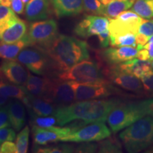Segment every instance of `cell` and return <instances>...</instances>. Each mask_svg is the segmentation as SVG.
<instances>
[{
	"mask_svg": "<svg viewBox=\"0 0 153 153\" xmlns=\"http://www.w3.org/2000/svg\"><path fill=\"white\" fill-rule=\"evenodd\" d=\"M119 100H86L57 107L54 114L57 125L62 126L76 119L85 120L88 123L105 122L108 114Z\"/></svg>",
	"mask_w": 153,
	"mask_h": 153,
	"instance_id": "cell-1",
	"label": "cell"
},
{
	"mask_svg": "<svg viewBox=\"0 0 153 153\" xmlns=\"http://www.w3.org/2000/svg\"><path fill=\"white\" fill-rule=\"evenodd\" d=\"M45 51L51 57L54 70L59 72L89 58L87 42L65 35H59Z\"/></svg>",
	"mask_w": 153,
	"mask_h": 153,
	"instance_id": "cell-2",
	"label": "cell"
},
{
	"mask_svg": "<svg viewBox=\"0 0 153 153\" xmlns=\"http://www.w3.org/2000/svg\"><path fill=\"white\" fill-rule=\"evenodd\" d=\"M126 150L138 152L153 143V117L144 116L120 133Z\"/></svg>",
	"mask_w": 153,
	"mask_h": 153,
	"instance_id": "cell-3",
	"label": "cell"
},
{
	"mask_svg": "<svg viewBox=\"0 0 153 153\" xmlns=\"http://www.w3.org/2000/svg\"><path fill=\"white\" fill-rule=\"evenodd\" d=\"M145 116L139 103L121 104L120 101L108 114L107 122L111 130L115 133L128 127Z\"/></svg>",
	"mask_w": 153,
	"mask_h": 153,
	"instance_id": "cell-4",
	"label": "cell"
},
{
	"mask_svg": "<svg viewBox=\"0 0 153 153\" xmlns=\"http://www.w3.org/2000/svg\"><path fill=\"white\" fill-rule=\"evenodd\" d=\"M16 60L38 75H47L52 69H54L47 51L36 45H30L23 49Z\"/></svg>",
	"mask_w": 153,
	"mask_h": 153,
	"instance_id": "cell-5",
	"label": "cell"
},
{
	"mask_svg": "<svg viewBox=\"0 0 153 153\" xmlns=\"http://www.w3.org/2000/svg\"><path fill=\"white\" fill-rule=\"evenodd\" d=\"M58 33V27L54 19L34 22L30 24L27 37L31 45L46 50L52 45Z\"/></svg>",
	"mask_w": 153,
	"mask_h": 153,
	"instance_id": "cell-6",
	"label": "cell"
},
{
	"mask_svg": "<svg viewBox=\"0 0 153 153\" xmlns=\"http://www.w3.org/2000/svg\"><path fill=\"white\" fill-rule=\"evenodd\" d=\"M69 82L73 88L76 101L106 98L117 92L115 87L105 79L89 82Z\"/></svg>",
	"mask_w": 153,
	"mask_h": 153,
	"instance_id": "cell-7",
	"label": "cell"
},
{
	"mask_svg": "<svg viewBox=\"0 0 153 153\" xmlns=\"http://www.w3.org/2000/svg\"><path fill=\"white\" fill-rule=\"evenodd\" d=\"M59 79L78 82H89L104 79L99 67L95 62L83 60L57 74Z\"/></svg>",
	"mask_w": 153,
	"mask_h": 153,
	"instance_id": "cell-8",
	"label": "cell"
},
{
	"mask_svg": "<svg viewBox=\"0 0 153 153\" xmlns=\"http://www.w3.org/2000/svg\"><path fill=\"white\" fill-rule=\"evenodd\" d=\"M109 19L110 38L127 33L136 34L143 19L132 10L124 11L114 19Z\"/></svg>",
	"mask_w": 153,
	"mask_h": 153,
	"instance_id": "cell-9",
	"label": "cell"
},
{
	"mask_svg": "<svg viewBox=\"0 0 153 153\" xmlns=\"http://www.w3.org/2000/svg\"><path fill=\"white\" fill-rule=\"evenodd\" d=\"M111 131L104 122H94L87 124L79 131L63 137L64 142L84 143L99 141L110 137Z\"/></svg>",
	"mask_w": 153,
	"mask_h": 153,
	"instance_id": "cell-10",
	"label": "cell"
},
{
	"mask_svg": "<svg viewBox=\"0 0 153 153\" xmlns=\"http://www.w3.org/2000/svg\"><path fill=\"white\" fill-rule=\"evenodd\" d=\"M109 19L107 17L87 15L76 24L74 33L78 37L87 38L90 36L99 35L108 29Z\"/></svg>",
	"mask_w": 153,
	"mask_h": 153,
	"instance_id": "cell-11",
	"label": "cell"
},
{
	"mask_svg": "<svg viewBox=\"0 0 153 153\" xmlns=\"http://www.w3.org/2000/svg\"><path fill=\"white\" fill-rule=\"evenodd\" d=\"M47 101L55 104L57 107L69 105L75 101L73 88L68 80L53 79Z\"/></svg>",
	"mask_w": 153,
	"mask_h": 153,
	"instance_id": "cell-12",
	"label": "cell"
},
{
	"mask_svg": "<svg viewBox=\"0 0 153 153\" xmlns=\"http://www.w3.org/2000/svg\"><path fill=\"white\" fill-rule=\"evenodd\" d=\"M32 131L34 144L41 146L47 145L50 143L62 140L63 137L72 134L71 131L68 126L60 128L54 126L46 128L33 126Z\"/></svg>",
	"mask_w": 153,
	"mask_h": 153,
	"instance_id": "cell-13",
	"label": "cell"
},
{
	"mask_svg": "<svg viewBox=\"0 0 153 153\" xmlns=\"http://www.w3.org/2000/svg\"><path fill=\"white\" fill-rule=\"evenodd\" d=\"M30 73L21 62L16 60H5L0 66V76L16 85H24Z\"/></svg>",
	"mask_w": 153,
	"mask_h": 153,
	"instance_id": "cell-14",
	"label": "cell"
},
{
	"mask_svg": "<svg viewBox=\"0 0 153 153\" xmlns=\"http://www.w3.org/2000/svg\"><path fill=\"white\" fill-rule=\"evenodd\" d=\"M26 22L18 16L0 29V42L14 43L23 39L27 34Z\"/></svg>",
	"mask_w": 153,
	"mask_h": 153,
	"instance_id": "cell-15",
	"label": "cell"
},
{
	"mask_svg": "<svg viewBox=\"0 0 153 153\" xmlns=\"http://www.w3.org/2000/svg\"><path fill=\"white\" fill-rule=\"evenodd\" d=\"M109 77L114 84L126 90L134 92H140L143 90V84L139 78L133 74L120 70L117 68L111 70Z\"/></svg>",
	"mask_w": 153,
	"mask_h": 153,
	"instance_id": "cell-16",
	"label": "cell"
},
{
	"mask_svg": "<svg viewBox=\"0 0 153 153\" xmlns=\"http://www.w3.org/2000/svg\"><path fill=\"white\" fill-rule=\"evenodd\" d=\"M53 82V80L46 76L41 77L31 75L30 74L27 82L24 86L28 94L46 101L51 88L52 87Z\"/></svg>",
	"mask_w": 153,
	"mask_h": 153,
	"instance_id": "cell-17",
	"label": "cell"
},
{
	"mask_svg": "<svg viewBox=\"0 0 153 153\" xmlns=\"http://www.w3.org/2000/svg\"><path fill=\"white\" fill-rule=\"evenodd\" d=\"M52 0H29L25 10L28 22H37L48 18Z\"/></svg>",
	"mask_w": 153,
	"mask_h": 153,
	"instance_id": "cell-18",
	"label": "cell"
},
{
	"mask_svg": "<svg viewBox=\"0 0 153 153\" xmlns=\"http://www.w3.org/2000/svg\"><path fill=\"white\" fill-rule=\"evenodd\" d=\"M22 101L28 107L30 112L38 116L54 115L57 108V106L52 103L28 93Z\"/></svg>",
	"mask_w": 153,
	"mask_h": 153,
	"instance_id": "cell-19",
	"label": "cell"
},
{
	"mask_svg": "<svg viewBox=\"0 0 153 153\" xmlns=\"http://www.w3.org/2000/svg\"><path fill=\"white\" fill-rule=\"evenodd\" d=\"M138 50L133 46H121L118 48H110L103 51L105 60L111 65H117L136 57Z\"/></svg>",
	"mask_w": 153,
	"mask_h": 153,
	"instance_id": "cell-20",
	"label": "cell"
},
{
	"mask_svg": "<svg viewBox=\"0 0 153 153\" xmlns=\"http://www.w3.org/2000/svg\"><path fill=\"white\" fill-rule=\"evenodd\" d=\"M52 4L56 16H75L84 10L83 0H52Z\"/></svg>",
	"mask_w": 153,
	"mask_h": 153,
	"instance_id": "cell-21",
	"label": "cell"
},
{
	"mask_svg": "<svg viewBox=\"0 0 153 153\" xmlns=\"http://www.w3.org/2000/svg\"><path fill=\"white\" fill-rule=\"evenodd\" d=\"M19 101L11 100L7 105L11 126L16 131H20L26 123V110Z\"/></svg>",
	"mask_w": 153,
	"mask_h": 153,
	"instance_id": "cell-22",
	"label": "cell"
},
{
	"mask_svg": "<svg viewBox=\"0 0 153 153\" xmlns=\"http://www.w3.org/2000/svg\"><path fill=\"white\" fill-rule=\"evenodd\" d=\"M31 44L27 37V34L23 39L14 43H4L0 42V58L5 60H16L19 53L26 47Z\"/></svg>",
	"mask_w": 153,
	"mask_h": 153,
	"instance_id": "cell-23",
	"label": "cell"
},
{
	"mask_svg": "<svg viewBox=\"0 0 153 153\" xmlns=\"http://www.w3.org/2000/svg\"><path fill=\"white\" fill-rule=\"evenodd\" d=\"M134 3L135 2L131 0H127V1L114 0L108 4L105 5L104 16L108 19L116 18L120 13L133 7Z\"/></svg>",
	"mask_w": 153,
	"mask_h": 153,
	"instance_id": "cell-24",
	"label": "cell"
},
{
	"mask_svg": "<svg viewBox=\"0 0 153 153\" xmlns=\"http://www.w3.org/2000/svg\"><path fill=\"white\" fill-rule=\"evenodd\" d=\"M131 10L142 18H152L153 0H136Z\"/></svg>",
	"mask_w": 153,
	"mask_h": 153,
	"instance_id": "cell-25",
	"label": "cell"
},
{
	"mask_svg": "<svg viewBox=\"0 0 153 153\" xmlns=\"http://www.w3.org/2000/svg\"><path fill=\"white\" fill-rule=\"evenodd\" d=\"M110 45L112 47L133 46L136 48L137 43L135 41V34L127 33L114 38H110Z\"/></svg>",
	"mask_w": 153,
	"mask_h": 153,
	"instance_id": "cell-26",
	"label": "cell"
},
{
	"mask_svg": "<svg viewBox=\"0 0 153 153\" xmlns=\"http://www.w3.org/2000/svg\"><path fill=\"white\" fill-rule=\"evenodd\" d=\"M30 122L33 126H37L40 128H46L52 127L57 124L56 118L54 115L52 116H38L35 114H30Z\"/></svg>",
	"mask_w": 153,
	"mask_h": 153,
	"instance_id": "cell-27",
	"label": "cell"
},
{
	"mask_svg": "<svg viewBox=\"0 0 153 153\" xmlns=\"http://www.w3.org/2000/svg\"><path fill=\"white\" fill-rule=\"evenodd\" d=\"M30 130L28 126H26L16 137V145L17 153L27 152L29 140Z\"/></svg>",
	"mask_w": 153,
	"mask_h": 153,
	"instance_id": "cell-28",
	"label": "cell"
},
{
	"mask_svg": "<svg viewBox=\"0 0 153 153\" xmlns=\"http://www.w3.org/2000/svg\"><path fill=\"white\" fill-rule=\"evenodd\" d=\"M104 7L100 0H83L84 10L89 14L104 16Z\"/></svg>",
	"mask_w": 153,
	"mask_h": 153,
	"instance_id": "cell-29",
	"label": "cell"
},
{
	"mask_svg": "<svg viewBox=\"0 0 153 153\" xmlns=\"http://www.w3.org/2000/svg\"><path fill=\"white\" fill-rule=\"evenodd\" d=\"M16 17L17 16L12 9L0 4V29Z\"/></svg>",
	"mask_w": 153,
	"mask_h": 153,
	"instance_id": "cell-30",
	"label": "cell"
},
{
	"mask_svg": "<svg viewBox=\"0 0 153 153\" xmlns=\"http://www.w3.org/2000/svg\"><path fill=\"white\" fill-rule=\"evenodd\" d=\"M100 152H121V148L115 139H108L99 145Z\"/></svg>",
	"mask_w": 153,
	"mask_h": 153,
	"instance_id": "cell-31",
	"label": "cell"
},
{
	"mask_svg": "<svg viewBox=\"0 0 153 153\" xmlns=\"http://www.w3.org/2000/svg\"><path fill=\"white\" fill-rule=\"evenodd\" d=\"M35 152L42 153L54 152H73V148L69 145H60L59 146H50L45 148H37Z\"/></svg>",
	"mask_w": 153,
	"mask_h": 153,
	"instance_id": "cell-32",
	"label": "cell"
},
{
	"mask_svg": "<svg viewBox=\"0 0 153 153\" xmlns=\"http://www.w3.org/2000/svg\"><path fill=\"white\" fill-rule=\"evenodd\" d=\"M16 138V133L14 128L4 127L0 128V143L2 144L5 141H14Z\"/></svg>",
	"mask_w": 153,
	"mask_h": 153,
	"instance_id": "cell-33",
	"label": "cell"
},
{
	"mask_svg": "<svg viewBox=\"0 0 153 153\" xmlns=\"http://www.w3.org/2000/svg\"><path fill=\"white\" fill-rule=\"evenodd\" d=\"M137 33H143L150 38L153 35V19L152 20L143 19L142 23L140 25Z\"/></svg>",
	"mask_w": 153,
	"mask_h": 153,
	"instance_id": "cell-34",
	"label": "cell"
},
{
	"mask_svg": "<svg viewBox=\"0 0 153 153\" xmlns=\"http://www.w3.org/2000/svg\"><path fill=\"white\" fill-rule=\"evenodd\" d=\"M143 88L148 91H153V70L145 74L140 78Z\"/></svg>",
	"mask_w": 153,
	"mask_h": 153,
	"instance_id": "cell-35",
	"label": "cell"
},
{
	"mask_svg": "<svg viewBox=\"0 0 153 153\" xmlns=\"http://www.w3.org/2000/svg\"><path fill=\"white\" fill-rule=\"evenodd\" d=\"M11 123L9 121V114L7 106L0 107V128L4 127H10Z\"/></svg>",
	"mask_w": 153,
	"mask_h": 153,
	"instance_id": "cell-36",
	"label": "cell"
},
{
	"mask_svg": "<svg viewBox=\"0 0 153 153\" xmlns=\"http://www.w3.org/2000/svg\"><path fill=\"white\" fill-rule=\"evenodd\" d=\"M138 103L145 115L153 116V98L146 99Z\"/></svg>",
	"mask_w": 153,
	"mask_h": 153,
	"instance_id": "cell-37",
	"label": "cell"
},
{
	"mask_svg": "<svg viewBox=\"0 0 153 153\" xmlns=\"http://www.w3.org/2000/svg\"><path fill=\"white\" fill-rule=\"evenodd\" d=\"M98 145L94 143L89 142H84L83 144L79 145L78 148L76 149V152H94L97 150Z\"/></svg>",
	"mask_w": 153,
	"mask_h": 153,
	"instance_id": "cell-38",
	"label": "cell"
},
{
	"mask_svg": "<svg viewBox=\"0 0 153 153\" xmlns=\"http://www.w3.org/2000/svg\"><path fill=\"white\" fill-rule=\"evenodd\" d=\"M98 39L100 46L103 48H106L108 45L110 44V33L109 30H106L105 31L102 32L100 34H99Z\"/></svg>",
	"mask_w": 153,
	"mask_h": 153,
	"instance_id": "cell-39",
	"label": "cell"
},
{
	"mask_svg": "<svg viewBox=\"0 0 153 153\" xmlns=\"http://www.w3.org/2000/svg\"><path fill=\"white\" fill-rule=\"evenodd\" d=\"M1 152L17 153L16 144L12 143V141H5L1 144Z\"/></svg>",
	"mask_w": 153,
	"mask_h": 153,
	"instance_id": "cell-40",
	"label": "cell"
},
{
	"mask_svg": "<svg viewBox=\"0 0 153 153\" xmlns=\"http://www.w3.org/2000/svg\"><path fill=\"white\" fill-rule=\"evenodd\" d=\"M11 7L17 14H22L24 11V3L23 0H11Z\"/></svg>",
	"mask_w": 153,
	"mask_h": 153,
	"instance_id": "cell-41",
	"label": "cell"
},
{
	"mask_svg": "<svg viewBox=\"0 0 153 153\" xmlns=\"http://www.w3.org/2000/svg\"><path fill=\"white\" fill-rule=\"evenodd\" d=\"M149 40H150V37L144 35V34L140 33L135 34V41H136L137 45L144 47V45L148 43Z\"/></svg>",
	"mask_w": 153,
	"mask_h": 153,
	"instance_id": "cell-42",
	"label": "cell"
},
{
	"mask_svg": "<svg viewBox=\"0 0 153 153\" xmlns=\"http://www.w3.org/2000/svg\"><path fill=\"white\" fill-rule=\"evenodd\" d=\"M136 58L143 61L150 60V55H149V52L148 50L146 48H144L139 50V51H137Z\"/></svg>",
	"mask_w": 153,
	"mask_h": 153,
	"instance_id": "cell-43",
	"label": "cell"
},
{
	"mask_svg": "<svg viewBox=\"0 0 153 153\" xmlns=\"http://www.w3.org/2000/svg\"><path fill=\"white\" fill-rule=\"evenodd\" d=\"M143 48L148 51L149 55H150V60H153V42H148Z\"/></svg>",
	"mask_w": 153,
	"mask_h": 153,
	"instance_id": "cell-44",
	"label": "cell"
},
{
	"mask_svg": "<svg viewBox=\"0 0 153 153\" xmlns=\"http://www.w3.org/2000/svg\"><path fill=\"white\" fill-rule=\"evenodd\" d=\"M9 98V97L6 96L5 94H4L0 91V107L4 106V104L7 102V101H8Z\"/></svg>",
	"mask_w": 153,
	"mask_h": 153,
	"instance_id": "cell-45",
	"label": "cell"
},
{
	"mask_svg": "<svg viewBox=\"0 0 153 153\" xmlns=\"http://www.w3.org/2000/svg\"><path fill=\"white\" fill-rule=\"evenodd\" d=\"M0 4L6 6V7H11V0H0Z\"/></svg>",
	"mask_w": 153,
	"mask_h": 153,
	"instance_id": "cell-46",
	"label": "cell"
},
{
	"mask_svg": "<svg viewBox=\"0 0 153 153\" xmlns=\"http://www.w3.org/2000/svg\"><path fill=\"white\" fill-rule=\"evenodd\" d=\"M100 1L104 5H107V4H108L109 3L111 2V1H114V0H100Z\"/></svg>",
	"mask_w": 153,
	"mask_h": 153,
	"instance_id": "cell-47",
	"label": "cell"
},
{
	"mask_svg": "<svg viewBox=\"0 0 153 153\" xmlns=\"http://www.w3.org/2000/svg\"><path fill=\"white\" fill-rule=\"evenodd\" d=\"M149 42H153V35L150 38V40H149Z\"/></svg>",
	"mask_w": 153,
	"mask_h": 153,
	"instance_id": "cell-48",
	"label": "cell"
},
{
	"mask_svg": "<svg viewBox=\"0 0 153 153\" xmlns=\"http://www.w3.org/2000/svg\"><path fill=\"white\" fill-rule=\"evenodd\" d=\"M23 1H24V4H27L29 1V0H23Z\"/></svg>",
	"mask_w": 153,
	"mask_h": 153,
	"instance_id": "cell-49",
	"label": "cell"
},
{
	"mask_svg": "<svg viewBox=\"0 0 153 153\" xmlns=\"http://www.w3.org/2000/svg\"><path fill=\"white\" fill-rule=\"evenodd\" d=\"M150 66H151V68H152V70H153V60L151 61V64H150Z\"/></svg>",
	"mask_w": 153,
	"mask_h": 153,
	"instance_id": "cell-50",
	"label": "cell"
},
{
	"mask_svg": "<svg viewBox=\"0 0 153 153\" xmlns=\"http://www.w3.org/2000/svg\"><path fill=\"white\" fill-rule=\"evenodd\" d=\"M1 143H0V152H1Z\"/></svg>",
	"mask_w": 153,
	"mask_h": 153,
	"instance_id": "cell-51",
	"label": "cell"
},
{
	"mask_svg": "<svg viewBox=\"0 0 153 153\" xmlns=\"http://www.w3.org/2000/svg\"><path fill=\"white\" fill-rule=\"evenodd\" d=\"M152 117H153V116H152Z\"/></svg>",
	"mask_w": 153,
	"mask_h": 153,
	"instance_id": "cell-52",
	"label": "cell"
}]
</instances>
